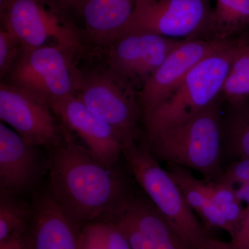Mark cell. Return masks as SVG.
Segmentation results:
<instances>
[{"instance_id": "obj_1", "label": "cell", "mask_w": 249, "mask_h": 249, "mask_svg": "<svg viewBox=\"0 0 249 249\" xmlns=\"http://www.w3.org/2000/svg\"><path fill=\"white\" fill-rule=\"evenodd\" d=\"M47 150L49 193L79 231L91 223L111 221L132 196L114 167L95 160L65 125L62 138Z\"/></svg>"}, {"instance_id": "obj_2", "label": "cell", "mask_w": 249, "mask_h": 249, "mask_svg": "<svg viewBox=\"0 0 249 249\" xmlns=\"http://www.w3.org/2000/svg\"><path fill=\"white\" fill-rule=\"evenodd\" d=\"M248 39L232 40L196 64L168 97L142 115L145 142L189 120L217 99L232 64Z\"/></svg>"}, {"instance_id": "obj_3", "label": "cell", "mask_w": 249, "mask_h": 249, "mask_svg": "<svg viewBox=\"0 0 249 249\" xmlns=\"http://www.w3.org/2000/svg\"><path fill=\"white\" fill-rule=\"evenodd\" d=\"M219 99L189 120L165 129L145 142L151 155L168 165L196 170L205 181H220L224 172Z\"/></svg>"}, {"instance_id": "obj_4", "label": "cell", "mask_w": 249, "mask_h": 249, "mask_svg": "<svg viewBox=\"0 0 249 249\" xmlns=\"http://www.w3.org/2000/svg\"><path fill=\"white\" fill-rule=\"evenodd\" d=\"M134 178L159 211L192 249H230L229 242L212 237L196 217L178 183L145 144L123 149Z\"/></svg>"}, {"instance_id": "obj_5", "label": "cell", "mask_w": 249, "mask_h": 249, "mask_svg": "<svg viewBox=\"0 0 249 249\" xmlns=\"http://www.w3.org/2000/svg\"><path fill=\"white\" fill-rule=\"evenodd\" d=\"M68 12L53 0H8L0 11L2 27L17 36L22 50L57 45L76 55L86 34Z\"/></svg>"}, {"instance_id": "obj_6", "label": "cell", "mask_w": 249, "mask_h": 249, "mask_svg": "<svg viewBox=\"0 0 249 249\" xmlns=\"http://www.w3.org/2000/svg\"><path fill=\"white\" fill-rule=\"evenodd\" d=\"M68 49L57 45L22 50L6 83L38 95L51 105L76 96L83 73Z\"/></svg>"}, {"instance_id": "obj_7", "label": "cell", "mask_w": 249, "mask_h": 249, "mask_svg": "<svg viewBox=\"0 0 249 249\" xmlns=\"http://www.w3.org/2000/svg\"><path fill=\"white\" fill-rule=\"evenodd\" d=\"M76 96L115 131L124 147L137 142L142 113L132 85L108 69L83 74Z\"/></svg>"}, {"instance_id": "obj_8", "label": "cell", "mask_w": 249, "mask_h": 249, "mask_svg": "<svg viewBox=\"0 0 249 249\" xmlns=\"http://www.w3.org/2000/svg\"><path fill=\"white\" fill-rule=\"evenodd\" d=\"M212 13L208 0H135L121 34L143 31L175 40L196 39L211 32Z\"/></svg>"}, {"instance_id": "obj_9", "label": "cell", "mask_w": 249, "mask_h": 249, "mask_svg": "<svg viewBox=\"0 0 249 249\" xmlns=\"http://www.w3.org/2000/svg\"><path fill=\"white\" fill-rule=\"evenodd\" d=\"M0 119L29 145L49 147L62 138L63 124L45 99L6 82L0 84Z\"/></svg>"}, {"instance_id": "obj_10", "label": "cell", "mask_w": 249, "mask_h": 249, "mask_svg": "<svg viewBox=\"0 0 249 249\" xmlns=\"http://www.w3.org/2000/svg\"><path fill=\"white\" fill-rule=\"evenodd\" d=\"M183 41L143 31L124 33L107 47L108 69L133 88L142 87Z\"/></svg>"}, {"instance_id": "obj_11", "label": "cell", "mask_w": 249, "mask_h": 249, "mask_svg": "<svg viewBox=\"0 0 249 249\" xmlns=\"http://www.w3.org/2000/svg\"><path fill=\"white\" fill-rule=\"evenodd\" d=\"M232 40L196 38L181 42L137 93L142 116L168 97L196 64Z\"/></svg>"}, {"instance_id": "obj_12", "label": "cell", "mask_w": 249, "mask_h": 249, "mask_svg": "<svg viewBox=\"0 0 249 249\" xmlns=\"http://www.w3.org/2000/svg\"><path fill=\"white\" fill-rule=\"evenodd\" d=\"M111 222L131 249H192L150 199L132 196Z\"/></svg>"}, {"instance_id": "obj_13", "label": "cell", "mask_w": 249, "mask_h": 249, "mask_svg": "<svg viewBox=\"0 0 249 249\" xmlns=\"http://www.w3.org/2000/svg\"><path fill=\"white\" fill-rule=\"evenodd\" d=\"M51 106L61 124L84 142L95 160L106 166H114L123 154L124 145L109 124L93 114L76 96Z\"/></svg>"}, {"instance_id": "obj_14", "label": "cell", "mask_w": 249, "mask_h": 249, "mask_svg": "<svg viewBox=\"0 0 249 249\" xmlns=\"http://www.w3.org/2000/svg\"><path fill=\"white\" fill-rule=\"evenodd\" d=\"M22 235L26 249H78L79 231L70 222L49 191L37 196Z\"/></svg>"}, {"instance_id": "obj_15", "label": "cell", "mask_w": 249, "mask_h": 249, "mask_svg": "<svg viewBox=\"0 0 249 249\" xmlns=\"http://www.w3.org/2000/svg\"><path fill=\"white\" fill-rule=\"evenodd\" d=\"M36 147L0 124V188L20 196L40 178L41 160Z\"/></svg>"}, {"instance_id": "obj_16", "label": "cell", "mask_w": 249, "mask_h": 249, "mask_svg": "<svg viewBox=\"0 0 249 249\" xmlns=\"http://www.w3.org/2000/svg\"><path fill=\"white\" fill-rule=\"evenodd\" d=\"M134 6L135 0H85L79 14L86 36L95 45L107 47L124 31Z\"/></svg>"}, {"instance_id": "obj_17", "label": "cell", "mask_w": 249, "mask_h": 249, "mask_svg": "<svg viewBox=\"0 0 249 249\" xmlns=\"http://www.w3.org/2000/svg\"><path fill=\"white\" fill-rule=\"evenodd\" d=\"M168 173L178 183L188 204L200 216L208 227L226 231L231 237L233 229L228 222L218 205L211 199L200 184V179L195 178L186 168L168 164Z\"/></svg>"}, {"instance_id": "obj_18", "label": "cell", "mask_w": 249, "mask_h": 249, "mask_svg": "<svg viewBox=\"0 0 249 249\" xmlns=\"http://www.w3.org/2000/svg\"><path fill=\"white\" fill-rule=\"evenodd\" d=\"M222 155L237 160L249 158V96L228 103L222 116Z\"/></svg>"}, {"instance_id": "obj_19", "label": "cell", "mask_w": 249, "mask_h": 249, "mask_svg": "<svg viewBox=\"0 0 249 249\" xmlns=\"http://www.w3.org/2000/svg\"><path fill=\"white\" fill-rule=\"evenodd\" d=\"M249 29V0H216L211 23L214 38L227 40Z\"/></svg>"}, {"instance_id": "obj_20", "label": "cell", "mask_w": 249, "mask_h": 249, "mask_svg": "<svg viewBox=\"0 0 249 249\" xmlns=\"http://www.w3.org/2000/svg\"><path fill=\"white\" fill-rule=\"evenodd\" d=\"M32 213V204L0 188V243L23 235Z\"/></svg>"}, {"instance_id": "obj_21", "label": "cell", "mask_w": 249, "mask_h": 249, "mask_svg": "<svg viewBox=\"0 0 249 249\" xmlns=\"http://www.w3.org/2000/svg\"><path fill=\"white\" fill-rule=\"evenodd\" d=\"M78 249H131L125 235L111 221L85 226L78 235Z\"/></svg>"}, {"instance_id": "obj_22", "label": "cell", "mask_w": 249, "mask_h": 249, "mask_svg": "<svg viewBox=\"0 0 249 249\" xmlns=\"http://www.w3.org/2000/svg\"><path fill=\"white\" fill-rule=\"evenodd\" d=\"M222 93L228 103L249 96V38L232 64Z\"/></svg>"}, {"instance_id": "obj_23", "label": "cell", "mask_w": 249, "mask_h": 249, "mask_svg": "<svg viewBox=\"0 0 249 249\" xmlns=\"http://www.w3.org/2000/svg\"><path fill=\"white\" fill-rule=\"evenodd\" d=\"M22 52L20 41L14 33L4 27L0 30V75L6 78Z\"/></svg>"}, {"instance_id": "obj_24", "label": "cell", "mask_w": 249, "mask_h": 249, "mask_svg": "<svg viewBox=\"0 0 249 249\" xmlns=\"http://www.w3.org/2000/svg\"><path fill=\"white\" fill-rule=\"evenodd\" d=\"M201 188L216 204H229L239 200L233 186L219 182L200 180Z\"/></svg>"}, {"instance_id": "obj_25", "label": "cell", "mask_w": 249, "mask_h": 249, "mask_svg": "<svg viewBox=\"0 0 249 249\" xmlns=\"http://www.w3.org/2000/svg\"><path fill=\"white\" fill-rule=\"evenodd\" d=\"M219 182L233 186L235 184L249 183V158L232 162L224 172V176Z\"/></svg>"}, {"instance_id": "obj_26", "label": "cell", "mask_w": 249, "mask_h": 249, "mask_svg": "<svg viewBox=\"0 0 249 249\" xmlns=\"http://www.w3.org/2000/svg\"><path fill=\"white\" fill-rule=\"evenodd\" d=\"M229 243L230 249H249V206Z\"/></svg>"}, {"instance_id": "obj_27", "label": "cell", "mask_w": 249, "mask_h": 249, "mask_svg": "<svg viewBox=\"0 0 249 249\" xmlns=\"http://www.w3.org/2000/svg\"><path fill=\"white\" fill-rule=\"evenodd\" d=\"M242 204L243 203L242 201H235L229 204L218 206L228 222L233 229V234L235 233L236 229L238 227L245 214L246 208L244 207Z\"/></svg>"}, {"instance_id": "obj_28", "label": "cell", "mask_w": 249, "mask_h": 249, "mask_svg": "<svg viewBox=\"0 0 249 249\" xmlns=\"http://www.w3.org/2000/svg\"><path fill=\"white\" fill-rule=\"evenodd\" d=\"M53 1L67 11L73 10L77 14H79L85 0H53Z\"/></svg>"}, {"instance_id": "obj_29", "label": "cell", "mask_w": 249, "mask_h": 249, "mask_svg": "<svg viewBox=\"0 0 249 249\" xmlns=\"http://www.w3.org/2000/svg\"><path fill=\"white\" fill-rule=\"evenodd\" d=\"M0 249H26L22 235L15 236L0 243Z\"/></svg>"}, {"instance_id": "obj_30", "label": "cell", "mask_w": 249, "mask_h": 249, "mask_svg": "<svg viewBox=\"0 0 249 249\" xmlns=\"http://www.w3.org/2000/svg\"><path fill=\"white\" fill-rule=\"evenodd\" d=\"M236 194L239 200L247 204L249 206V183L239 185L238 188H235Z\"/></svg>"}, {"instance_id": "obj_31", "label": "cell", "mask_w": 249, "mask_h": 249, "mask_svg": "<svg viewBox=\"0 0 249 249\" xmlns=\"http://www.w3.org/2000/svg\"><path fill=\"white\" fill-rule=\"evenodd\" d=\"M8 0H0V11L4 9L5 5L7 2Z\"/></svg>"}]
</instances>
